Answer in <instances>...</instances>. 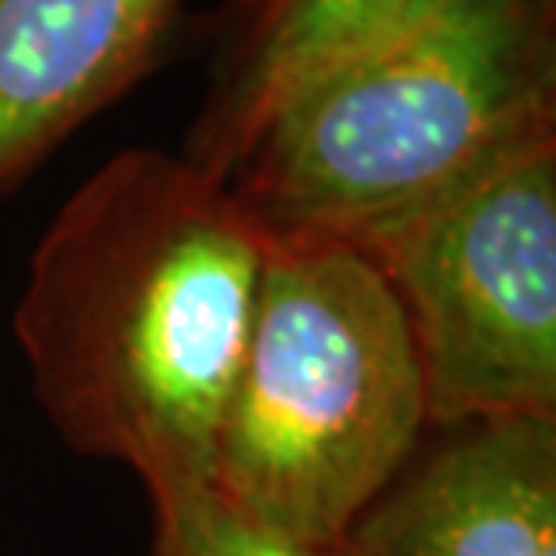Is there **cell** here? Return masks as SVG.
I'll list each match as a JSON object with an SVG mask.
<instances>
[{"mask_svg":"<svg viewBox=\"0 0 556 556\" xmlns=\"http://www.w3.org/2000/svg\"><path fill=\"white\" fill-rule=\"evenodd\" d=\"M268 239L185 152L127 149L43 231L15 307L33 391L73 452L144 488L206 481Z\"/></svg>","mask_w":556,"mask_h":556,"instance_id":"cell-1","label":"cell"},{"mask_svg":"<svg viewBox=\"0 0 556 556\" xmlns=\"http://www.w3.org/2000/svg\"><path fill=\"white\" fill-rule=\"evenodd\" d=\"M546 124L553 0H433L296 87L225 185L268 239L365 247Z\"/></svg>","mask_w":556,"mask_h":556,"instance_id":"cell-2","label":"cell"},{"mask_svg":"<svg viewBox=\"0 0 556 556\" xmlns=\"http://www.w3.org/2000/svg\"><path fill=\"white\" fill-rule=\"evenodd\" d=\"M427 430L413 329L383 271L348 242L268 239L206 484L253 525L337 553Z\"/></svg>","mask_w":556,"mask_h":556,"instance_id":"cell-3","label":"cell"},{"mask_svg":"<svg viewBox=\"0 0 556 556\" xmlns=\"http://www.w3.org/2000/svg\"><path fill=\"white\" fill-rule=\"evenodd\" d=\"M354 250L405 311L430 427L556 416V124Z\"/></svg>","mask_w":556,"mask_h":556,"instance_id":"cell-4","label":"cell"},{"mask_svg":"<svg viewBox=\"0 0 556 556\" xmlns=\"http://www.w3.org/2000/svg\"><path fill=\"white\" fill-rule=\"evenodd\" d=\"M430 433L337 556H556V416Z\"/></svg>","mask_w":556,"mask_h":556,"instance_id":"cell-5","label":"cell"},{"mask_svg":"<svg viewBox=\"0 0 556 556\" xmlns=\"http://www.w3.org/2000/svg\"><path fill=\"white\" fill-rule=\"evenodd\" d=\"M181 0H0V199L160 59Z\"/></svg>","mask_w":556,"mask_h":556,"instance_id":"cell-6","label":"cell"},{"mask_svg":"<svg viewBox=\"0 0 556 556\" xmlns=\"http://www.w3.org/2000/svg\"><path fill=\"white\" fill-rule=\"evenodd\" d=\"M433 0H228L185 155L228 181L268 116L311 76L405 26Z\"/></svg>","mask_w":556,"mask_h":556,"instance_id":"cell-7","label":"cell"},{"mask_svg":"<svg viewBox=\"0 0 556 556\" xmlns=\"http://www.w3.org/2000/svg\"><path fill=\"white\" fill-rule=\"evenodd\" d=\"M152 553L149 556H337L289 542L239 517L206 481L149 484Z\"/></svg>","mask_w":556,"mask_h":556,"instance_id":"cell-8","label":"cell"}]
</instances>
